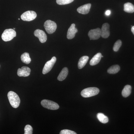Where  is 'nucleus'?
<instances>
[{
    "mask_svg": "<svg viewBox=\"0 0 134 134\" xmlns=\"http://www.w3.org/2000/svg\"><path fill=\"white\" fill-rule=\"evenodd\" d=\"M37 14L36 12L34 11H26L24 12L21 15V19L22 20L26 21H30L36 19L37 17Z\"/></svg>",
    "mask_w": 134,
    "mask_h": 134,
    "instance_id": "nucleus-6",
    "label": "nucleus"
},
{
    "mask_svg": "<svg viewBox=\"0 0 134 134\" xmlns=\"http://www.w3.org/2000/svg\"><path fill=\"white\" fill-rule=\"evenodd\" d=\"M124 10L127 13H132L134 12V6L132 3L128 2L124 4Z\"/></svg>",
    "mask_w": 134,
    "mask_h": 134,
    "instance_id": "nucleus-18",
    "label": "nucleus"
},
{
    "mask_svg": "<svg viewBox=\"0 0 134 134\" xmlns=\"http://www.w3.org/2000/svg\"><path fill=\"white\" fill-rule=\"evenodd\" d=\"M60 134H76V133L74 131L69 130H63L60 132Z\"/></svg>",
    "mask_w": 134,
    "mask_h": 134,
    "instance_id": "nucleus-25",
    "label": "nucleus"
},
{
    "mask_svg": "<svg viewBox=\"0 0 134 134\" xmlns=\"http://www.w3.org/2000/svg\"><path fill=\"white\" fill-rule=\"evenodd\" d=\"M74 1V0H56V2L58 5H65L71 3Z\"/></svg>",
    "mask_w": 134,
    "mask_h": 134,
    "instance_id": "nucleus-23",
    "label": "nucleus"
},
{
    "mask_svg": "<svg viewBox=\"0 0 134 134\" xmlns=\"http://www.w3.org/2000/svg\"><path fill=\"white\" fill-rule=\"evenodd\" d=\"M8 97L10 105L13 108H17L19 106L20 99L16 93L13 91H9L8 93Z\"/></svg>",
    "mask_w": 134,
    "mask_h": 134,
    "instance_id": "nucleus-1",
    "label": "nucleus"
},
{
    "mask_svg": "<svg viewBox=\"0 0 134 134\" xmlns=\"http://www.w3.org/2000/svg\"><path fill=\"white\" fill-rule=\"evenodd\" d=\"M97 117L100 122L102 123L105 124L108 122V117L105 116L104 114L102 113H99L97 114Z\"/></svg>",
    "mask_w": 134,
    "mask_h": 134,
    "instance_id": "nucleus-20",
    "label": "nucleus"
},
{
    "mask_svg": "<svg viewBox=\"0 0 134 134\" xmlns=\"http://www.w3.org/2000/svg\"><path fill=\"white\" fill-rule=\"evenodd\" d=\"M121 45H122V42H121V40H117L114 44V46L113 47L114 51L115 52L118 51L120 47L121 46Z\"/></svg>",
    "mask_w": 134,
    "mask_h": 134,
    "instance_id": "nucleus-22",
    "label": "nucleus"
},
{
    "mask_svg": "<svg viewBox=\"0 0 134 134\" xmlns=\"http://www.w3.org/2000/svg\"><path fill=\"white\" fill-rule=\"evenodd\" d=\"M78 30L75 28V25L72 24L68 30L67 32V37L68 39H72L74 38L76 33L77 32Z\"/></svg>",
    "mask_w": 134,
    "mask_h": 134,
    "instance_id": "nucleus-12",
    "label": "nucleus"
},
{
    "mask_svg": "<svg viewBox=\"0 0 134 134\" xmlns=\"http://www.w3.org/2000/svg\"><path fill=\"white\" fill-rule=\"evenodd\" d=\"M131 30H132V33H133V34L134 35V26H132V29H131Z\"/></svg>",
    "mask_w": 134,
    "mask_h": 134,
    "instance_id": "nucleus-27",
    "label": "nucleus"
},
{
    "mask_svg": "<svg viewBox=\"0 0 134 134\" xmlns=\"http://www.w3.org/2000/svg\"><path fill=\"white\" fill-rule=\"evenodd\" d=\"M91 6V3H88L79 7L77 9V10L79 14H87L90 12Z\"/></svg>",
    "mask_w": 134,
    "mask_h": 134,
    "instance_id": "nucleus-13",
    "label": "nucleus"
},
{
    "mask_svg": "<svg viewBox=\"0 0 134 134\" xmlns=\"http://www.w3.org/2000/svg\"><path fill=\"white\" fill-rule=\"evenodd\" d=\"M99 90L96 87H90L84 89L81 92V95L84 98L90 97L98 94Z\"/></svg>",
    "mask_w": 134,
    "mask_h": 134,
    "instance_id": "nucleus-2",
    "label": "nucleus"
},
{
    "mask_svg": "<svg viewBox=\"0 0 134 134\" xmlns=\"http://www.w3.org/2000/svg\"><path fill=\"white\" fill-rule=\"evenodd\" d=\"M31 69L28 67L23 66L18 70L17 75L20 77H27L30 74Z\"/></svg>",
    "mask_w": 134,
    "mask_h": 134,
    "instance_id": "nucleus-11",
    "label": "nucleus"
},
{
    "mask_svg": "<svg viewBox=\"0 0 134 134\" xmlns=\"http://www.w3.org/2000/svg\"><path fill=\"white\" fill-rule=\"evenodd\" d=\"M101 57H102V58H103V55H102V56H101Z\"/></svg>",
    "mask_w": 134,
    "mask_h": 134,
    "instance_id": "nucleus-28",
    "label": "nucleus"
},
{
    "mask_svg": "<svg viewBox=\"0 0 134 134\" xmlns=\"http://www.w3.org/2000/svg\"><path fill=\"white\" fill-rule=\"evenodd\" d=\"M68 74V69L67 68L65 67L63 69L61 72L58 76V80L59 81H63L65 80L67 77Z\"/></svg>",
    "mask_w": 134,
    "mask_h": 134,
    "instance_id": "nucleus-15",
    "label": "nucleus"
},
{
    "mask_svg": "<svg viewBox=\"0 0 134 134\" xmlns=\"http://www.w3.org/2000/svg\"><path fill=\"white\" fill-rule=\"evenodd\" d=\"M132 91V87L130 85H126L122 90V95L124 97L126 98L130 95Z\"/></svg>",
    "mask_w": 134,
    "mask_h": 134,
    "instance_id": "nucleus-17",
    "label": "nucleus"
},
{
    "mask_svg": "<svg viewBox=\"0 0 134 134\" xmlns=\"http://www.w3.org/2000/svg\"><path fill=\"white\" fill-rule=\"evenodd\" d=\"M21 60L23 62L26 64H29L31 62V59L30 58L29 53H24L21 56Z\"/></svg>",
    "mask_w": 134,
    "mask_h": 134,
    "instance_id": "nucleus-19",
    "label": "nucleus"
},
{
    "mask_svg": "<svg viewBox=\"0 0 134 134\" xmlns=\"http://www.w3.org/2000/svg\"><path fill=\"white\" fill-rule=\"evenodd\" d=\"M56 61V58L55 57H53L50 60L46 62L43 69L42 72L43 74H46L50 72L53 67Z\"/></svg>",
    "mask_w": 134,
    "mask_h": 134,
    "instance_id": "nucleus-7",
    "label": "nucleus"
},
{
    "mask_svg": "<svg viewBox=\"0 0 134 134\" xmlns=\"http://www.w3.org/2000/svg\"><path fill=\"white\" fill-rule=\"evenodd\" d=\"M111 10H106L105 12V14L107 16H109L111 14Z\"/></svg>",
    "mask_w": 134,
    "mask_h": 134,
    "instance_id": "nucleus-26",
    "label": "nucleus"
},
{
    "mask_svg": "<svg viewBox=\"0 0 134 134\" xmlns=\"http://www.w3.org/2000/svg\"><path fill=\"white\" fill-rule=\"evenodd\" d=\"M44 27L47 33L49 34H52L56 30L57 25L55 22L48 20L45 22Z\"/></svg>",
    "mask_w": 134,
    "mask_h": 134,
    "instance_id": "nucleus-5",
    "label": "nucleus"
},
{
    "mask_svg": "<svg viewBox=\"0 0 134 134\" xmlns=\"http://www.w3.org/2000/svg\"><path fill=\"white\" fill-rule=\"evenodd\" d=\"M100 30H101V37L103 38H107L110 36V25L108 23H106L103 24Z\"/></svg>",
    "mask_w": 134,
    "mask_h": 134,
    "instance_id": "nucleus-10",
    "label": "nucleus"
},
{
    "mask_svg": "<svg viewBox=\"0 0 134 134\" xmlns=\"http://www.w3.org/2000/svg\"><path fill=\"white\" fill-rule=\"evenodd\" d=\"M41 104L44 108L49 110H56L59 108V106L57 103L47 99H44L41 101Z\"/></svg>",
    "mask_w": 134,
    "mask_h": 134,
    "instance_id": "nucleus-4",
    "label": "nucleus"
},
{
    "mask_svg": "<svg viewBox=\"0 0 134 134\" xmlns=\"http://www.w3.org/2000/svg\"><path fill=\"white\" fill-rule=\"evenodd\" d=\"M18 20H20V19H19H19H18Z\"/></svg>",
    "mask_w": 134,
    "mask_h": 134,
    "instance_id": "nucleus-30",
    "label": "nucleus"
},
{
    "mask_svg": "<svg viewBox=\"0 0 134 134\" xmlns=\"http://www.w3.org/2000/svg\"><path fill=\"white\" fill-rule=\"evenodd\" d=\"M32 131L33 129L30 125H27L25 127V134H32Z\"/></svg>",
    "mask_w": 134,
    "mask_h": 134,
    "instance_id": "nucleus-24",
    "label": "nucleus"
},
{
    "mask_svg": "<svg viewBox=\"0 0 134 134\" xmlns=\"http://www.w3.org/2000/svg\"><path fill=\"white\" fill-rule=\"evenodd\" d=\"M88 35L90 40H96L101 37V30L99 28L91 30L89 31Z\"/></svg>",
    "mask_w": 134,
    "mask_h": 134,
    "instance_id": "nucleus-8",
    "label": "nucleus"
},
{
    "mask_svg": "<svg viewBox=\"0 0 134 134\" xmlns=\"http://www.w3.org/2000/svg\"><path fill=\"white\" fill-rule=\"evenodd\" d=\"M16 35V32L14 29H6L2 35V38L3 41L7 42L12 40Z\"/></svg>",
    "mask_w": 134,
    "mask_h": 134,
    "instance_id": "nucleus-3",
    "label": "nucleus"
},
{
    "mask_svg": "<svg viewBox=\"0 0 134 134\" xmlns=\"http://www.w3.org/2000/svg\"><path fill=\"white\" fill-rule=\"evenodd\" d=\"M14 29V30H15V28H14V29Z\"/></svg>",
    "mask_w": 134,
    "mask_h": 134,
    "instance_id": "nucleus-29",
    "label": "nucleus"
},
{
    "mask_svg": "<svg viewBox=\"0 0 134 134\" xmlns=\"http://www.w3.org/2000/svg\"><path fill=\"white\" fill-rule=\"evenodd\" d=\"M89 59L88 56H83L80 58L78 62V68L79 69H81L86 65Z\"/></svg>",
    "mask_w": 134,
    "mask_h": 134,
    "instance_id": "nucleus-16",
    "label": "nucleus"
},
{
    "mask_svg": "<svg viewBox=\"0 0 134 134\" xmlns=\"http://www.w3.org/2000/svg\"><path fill=\"white\" fill-rule=\"evenodd\" d=\"M34 36L38 38L39 41L41 43H45L47 40V36L44 32L41 30L37 29L34 32Z\"/></svg>",
    "mask_w": 134,
    "mask_h": 134,
    "instance_id": "nucleus-9",
    "label": "nucleus"
},
{
    "mask_svg": "<svg viewBox=\"0 0 134 134\" xmlns=\"http://www.w3.org/2000/svg\"><path fill=\"white\" fill-rule=\"evenodd\" d=\"M120 67L118 65H113L107 70V72L110 74H115L120 71Z\"/></svg>",
    "mask_w": 134,
    "mask_h": 134,
    "instance_id": "nucleus-21",
    "label": "nucleus"
},
{
    "mask_svg": "<svg viewBox=\"0 0 134 134\" xmlns=\"http://www.w3.org/2000/svg\"><path fill=\"white\" fill-rule=\"evenodd\" d=\"M102 54L100 53H98L91 59L90 62V65L91 66H94L98 64L102 58Z\"/></svg>",
    "mask_w": 134,
    "mask_h": 134,
    "instance_id": "nucleus-14",
    "label": "nucleus"
}]
</instances>
